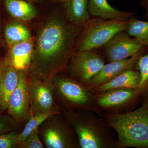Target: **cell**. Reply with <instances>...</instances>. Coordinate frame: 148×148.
<instances>
[{
	"instance_id": "obj_23",
	"label": "cell",
	"mask_w": 148,
	"mask_h": 148,
	"mask_svg": "<svg viewBox=\"0 0 148 148\" xmlns=\"http://www.w3.org/2000/svg\"><path fill=\"white\" fill-rule=\"evenodd\" d=\"M38 128L35 129L26 139L18 143L17 148H45L40 138Z\"/></svg>"
},
{
	"instance_id": "obj_29",
	"label": "cell",
	"mask_w": 148,
	"mask_h": 148,
	"mask_svg": "<svg viewBox=\"0 0 148 148\" xmlns=\"http://www.w3.org/2000/svg\"><path fill=\"white\" fill-rule=\"evenodd\" d=\"M57 1L63 3L64 4V5H65V4L66 3H67V2L69 1V0H57Z\"/></svg>"
},
{
	"instance_id": "obj_13",
	"label": "cell",
	"mask_w": 148,
	"mask_h": 148,
	"mask_svg": "<svg viewBox=\"0 0 148 148\" xmlns=\"http://www.w3.org/2000/svg\"><path fill=\"white\" fill-rule=\"evenodd\" d=\"M34 40L16 44L9 47L5 60L18 71L29 72L32 64Z\"/></svg>"
},
{
	"instance_id": "obj_27",
	"label": "cell",
	"mask_w": 148,
	"mask_h": 148,
	"mask_svg": "<svg viewBox=\"0 0 148 148\" xmlns=\"http://www.w3.org/2000/svg\"><path fill=\"white\" fill-rule=\"evenodd\" d=\"M6 64V62L5 59H3L2 61H0V80H1V77L3 71Z\"/></svg>"
},
{
	"instance_id": "obj_15",
	"label": "cell",
	"mask_w": 148,
	"mask_h": 148,
	"mask_svg": "<svg viewBox=\"0 0 148 148\" xmlns=\"http://www.w3.org/2000/svg\"><path fill=\"white\" fill-rule=\"evenodd\" d=\"M18 79V71L6 63L0 80V112L8 108L11 95L16 88Z\"/></svg>"
},
{
	"instance_id": "obj_4",
	"label": "cell",
	"mask_w": 148,
	"mask_h": 148,
	"mask_svg": "<svg viewBox=\"0 0 148 148\" xmlns=\"http://www.w3.org/2000/svg\"><path fill=\"white\" fill-rule=\"evenodd\" d=\"M56 103L61 111L84 109L103 116L94 94L84 85L67 75L57 74L51 79Z\"/></svg>"
},
{
	"instance_id": "obj_3",
	"label": "cell",
	"mask_w": 148,
	"mask_h": 148,
	"mask_svg": "<svg viewBox=\"0 0 148 148\" xmlns=\"http://www.w3.org/2000/svg\"><path fill=\"white\" fill-rule=\"evenodd\" d=\"M103 117L116 134L118 148H148V99L133 110Z\"/></svg>"
},
{
	"instance_id": "obj_22",
	"label": "cell",
	"mask_w": 148,
	"mask_h": 148,
	"mask_svg": "<svg viewBox=\"0 0 148 148\" xmlns=\"http://www.w3.org/2000/svg\"><path fill=\"white\" fill-rule=\"evenodd\" d=\"M135 68L140 72L141 79L138 89L142 92L148 86V50L138 59Z\"/></svg>"
},
{
	"instance_id": "obj_17",
	"label": "cell",
	"mask_w": 148,
	"mask_h": 148,
	"mask_svg": "<svg viewBox=\"0 0 148 148\" xmlns=\"http://www.w3.org/2000/svg\"><path fill=\"white\" fill-rule=\"evenodd\" d=\"M64 5L66 17L74 24L84 26L91 18L88 0H69Z\"/></svg>"
},
{
	"instance_id": "obj_8",
	"label": "cell",
	"mask_w": 148,
	"mask_h": 148,
	"mask_svg": "<svg viewBox=\"0 0 148 148\" xmlns=\"http://www.w3.org/2000/svg\"><path fill=\"white\" fill-rule=\"evenodd\" d=\"M28 84L31 116L47 112H62L56 101L51 79L38 76L29 72Z\"/></svg>"
},
{
	"instance_id": "obj_10",
	"label": "cell",
	"mask_w": 148,
	"mask_h": 148,
	"mask_svg": "<svg viewBox=\"0 0 148 148\" xmlns=\"http://www.w3.org/2000/svg\"><path fill=\"white\" fill-rule=\"evenodd\" d=\"M141 92L138 88H117L94 94L97 106L103 112L120 113L129 111Z\"/></svg>"
},
{
	"instance_id": "obj_28",
	"label": "cell",
	"mask_w": 148,
	"mask_h": 148,
	"mask_svg": "<svg viewBox=\"0 0 148 148\" xmlns=\"http://www.w3.org/2000/svg\"><path fill=\"white\" fill-rule=\"evenodd\" d=\"M28 1H32L38 2H40L45 1H49V0H28Z\"/></svg>"
},
{
	"instance_id": "obj_26",
	"label": "cell",
	"mask_w": 148,
	"mask_h": 148,
	"mask_svg": "<svg viewBox=\"0 0 148 148\" xmlns=\"http://www.w3.org/2000/svg\"><path fill=\"white\" fill-rule=\"evenodd\" d=\"M140 5L144 10V18L147 19L148 18V0H140Z\"/></svg>"
},
{
	"instance_id": "obj_19",
	"label": "cell",
	"mask_w": 148,
	"mask_h": 148,
	"mask_svg": "<svg viewBox=\"0 0 148 148\" xmlns=\"http://www.w3.org/2000/svg\"><path fill=\"white\" fill-rule=\"evenodd\" d=\"M4 34L5 42L9 47L18 43L32 40L29 28L21 21L17 20L11 21L6 25Z\"/></svg>"
},
{
	"instance_id": "obj_1",
	"label": "cell",
	"mask_w": 148,
	"mask_h": 148,
	"mask_svg": "<svg viewBox=\"0 0 148 148\" xmlns=\"http://www.w3.org/2000/svg\"><path fill=\"white\" fill-rule=\"evenodd\" d=\"M84 26L69 21L64 11L50 14L44 18L34 40L29 72L51 79L67 69L76 41Z\"/></svg>"
},
{
	"instance_id": "obj_14",
	"label": "cell",
	"mask_w": 148,
	"mask_h": 148,
	"mask_svg": "<svg viewBox=\"0 0 148 148\" xmlns=\"http://www.w3.org/2000/svg\"><path fill=\"white\" fill-rule=\"evenodd\" d=\"M88 10L90 16L104 20L126 21L135 13L120 10L110 5L107 0H88Z\"/></svg>"
},
{
	"instance_id": "obj_9",
	"label": "cell",
	"mask_w": 148,
	"mask_h": 148,
	"mask_svg": "<svg viewBox=\"0 0 148 148\" xmlns=\"http://www.w3.org/2000/svg\"><path fill=\"white\" fill-rule=\"evenodd\" d=\"M148 45L138 38L130 36L125 31L117 33L99 49L106 62L121 61L137 54Z\"/></svg>"
},
{
	"instance_id": "obj_5",
	"label": "cell",
	"mask_w": 148,
	"mask_h": 148,
	"mask_svg": "<svg viewBox=\"0 0 148 148\" xmlns=\"http://www.w3.org/2000/svg\"><path fill=\"white\" fill-rule=\"evenodd\" d=\"M128 20L122 21L90 18L77 38L73 51L99 49L117 33L125 31Z\"/></svg>"
},
{
	"instance_id": "obj_24",
	"label": "cell",
	"mask_w": 148,
	"mask_h": 148,
	"mask_svg": "<svg viewBox=\"0 0 148 148\" xmlns=\"http://www.w3.org/2000/svg\"><path fill=\"white\" fill-rule=\"evenodd\" d=\"M21 123L12 117L0 115V135L16 131L21 127Z\"/></svg>"
},
{
	"instance_id": "obj_25",
	"label": "cell",
	"mask_w": 148,
	"mask_h": 148,
	"mask_svg": "<svg viewBox=\"0 0 148 148\" xmlns=\"http://www.w3.org/2000/svg\"><path fill=\"white\" fill-rule=\"evenodd\" d=\"M19 142V133L16 131L0 135V148H17Z\"/></svg>"
},
{
	"instance_id": "obj_21",
	"label": "cell",
	"mask_w": 148,
	"mask_h": 148,
	"mask_svg": "<svg viewBox=\"0 0 148 148\" xmlns=\"http://www.w3.org/2000/svg\"><path fill=\"white\" fill-rule=\"evenodd\" d=\"M61 112H47L31 116L27 121L23 130L19 133V143L26 139L35 129L39 127L40 125L49 117L54 114L61 113Z\"/></svg>"
},
{
	"instance_id": "obj_16",
	"label": "cell",
	"mask_w": 148,
	"mask_h": 148,
	"mask_svg": "<svg viewBox=\"0 0 148 148\" xmlns=\"http://www.w3.org/2000/svg\"><path fill=\"white\" fill-rule=\"evenodd\" d=\"M140 79V72L137 70L132 69L119 75L108 82L90 89V90L94 94H95L106 90L117 88H138Z\"/></svg>"
},
{
	"instance_id": "obj_7",
	"label": "cell",
	"mask_w": 148,
	"mask_h": 148,
	"mask_svg": "<svg viewBox=\"0 0 148 148\" xmlns=\"http://www.w3.org/2000/svg\"><path fill=\"white\" fill-rule=\"evenodd\" d=\"M106 63L99 49L73 51L67 67L70 74L69 76L85 85Z\"/></svg>"
},
{
	"instance_id": "obj_12",
	"label": "cell",
	"mask_w": 148,
	"mask_h": 148,
	"mask_svg": "<svg viewBox=\"0 0 148 148\" xmlns=\"http://www.w3.org/2000/svg\"><path fill=\"white\" fill-rule=\"evenodd\" d=\"M148 50V46H147L129 58L106 63L101 71L84 86L90 90L108 82L126 71L134 69L138 59Z\"/></svg>"
},
{
	"instance_id": "obj_30",
	"label": "cell",
	"mask_w": 148,
	"mask_h": 148,
	"mask_svg": "<svg viewBox=\"0 0 148 148\" xmlns=\"http://www.w3.org/2000/svg\"><path fill=\"white\" fill-rule=\"evenodd\" d=\"M2 27V20L1 17V14H0V33H1V30Z\"/></svg>"
},
{
	"instance_id": "obj_6",
	"label": "cell",
	"mask_w": 148,
	"mask_h": 148,
	"mask_svg": "<svg viewBox=\"0 0 148 148\" xmlns=\"http://www.w3.org/2000/svg\"><path fill=\"white\" fill-rule=\"evenodd\" d=\"M38 129L45 148H80L75 133L62 112L49 117Z\"/></svg>"
},
{
	"instance_id": "obj_11",
	"label": "cell",
	"mask_w": 148,
	"mask_h": 148,
	"mask_svg": "<svg viewBox=\"0 0 148 148\" xmlns=\"http://www.w3.org/2000/svg\"><path fill=\"white\" fill-rule=\"evenodd\" d=\"M29 72L18 71V83L11 95L8 108L10 116L21 123L28 121L31 116Z\"/></svg>"
},
{
	"instance_id": "obj_18",
	"label": "cell",
	"mask_w": 148,
	"mask_h": 148,
	"mask_svg": "<svg viewBox=\"0 0 148 148\" xmlns=\"http://www.w3.org/2000/svg\"><path fill=\"white\" fill-rule=\"evenodd\" d=\"M4 3L10 15L18 21H30L38 14L34 6L24 0H4Z\"/></svg>"
},
{
	"instance_id": "obj_2",
	"label": "cell",
	"mask_w": 148,
	"mask_h": 148,
	"mask_svg": "<svg viewBox=\"0 0 148 148\" xmlns=\"http://www.w3.org/2000/svg\"><path fill=\"white\" fill-rule=\"evenodd\" d=\"M62 114L75 133L80 148H118L116 134L103 116L84 109Z\"/></svg>"
},
{
	"instance_id": "obj_20",
	"label": "cell",
	"mask_w": 148,
	"mask_h": 148,
	"mask_svg": "<svg viewBox=\"0 0 148 148\" xmlns=\"http://www.w3.org/2000/svg\"><path fill=\"white\" fill-rule=\"evenodd\" d=\"M125 32L130 36L138 38L148 45V20L142 21L132 16L128 20Z\"/></svg>"
}]
</instances>
